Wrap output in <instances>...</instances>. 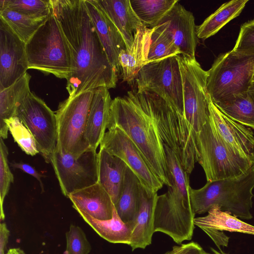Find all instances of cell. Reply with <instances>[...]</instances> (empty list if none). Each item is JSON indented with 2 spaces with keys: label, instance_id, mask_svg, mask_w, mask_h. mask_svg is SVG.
Masks as SVG:
<instances>
[{
  "label": "cell",
  "instance_id": "6da1fadb",
  "mask_svg": "<svg viewBox=\"0 0 254 254\" xmlns=\"http://www.w3.org/2000/svg\"><path fill=\"white\" fill-rule=\"evenodd\" d=\"M70 51L69 97L100 87L114 88L119 71L110 63L87 12L84 0H51Z\"/></svg>",
  "mask_w": 254,
  "mask_h": 254
},
{
  "label": "cell",
  "instance_id": "7a4b0ae2",
  "mask_svg": "<svg viewBox=\"0 0 254 254\" xmlns=\"http://www.w3.org/2000/svg\"><path fill=\"white\" fill-rule=\"evenodd\" d=\"M113 127H118L129 137L153 173L170 187L163 143L136 91L112 100L107 128Z\"/></svg>",
  "mask_w": 254,
  "mask_h": 254
},
{
  "label": "cell",
  "instance_id": "3957f363",
  "mask_svg": "<svg viewBox=\"0 0 254 254\" xmlns=\"http://www.w3.org/2000/svg\"><path fill=\"white\" fill-rule=\"evenodd\" d=\"M136 93L162 142L173 151L190 175L197 162L196 132L185 117L162 98L150 92Z\"/></svg>",
  "mask_w": 254,
  "mask_h": 254
},
{
  "label": "cell",
  "instance_id": "277c9868",
  "mask_svg": "<svg viewBox=\"0 0 254 254\" xmlns=\"http://www.w3.org/2000/svg\"><path fill=\"white\" fill-rule=\"evenodd\" d=\"M254 162L242 175L225 179L207 181L199 189L190 190V198L195 214L207 212L217 205L220 209L243 219L253 218L251 209L254 195Z\"/></svg>",
  "mask_w": 254,
  "mask_h": 254
},
{
  "label": "cell",
  "instance_id": "5b68a950",
  "mask_svg": "<svg viewBox=\"0 0 254 254\" xmlns=\"http://www.w3.org/2000/svg\"><path fill=\"white\" fill-rule=\"evenodd\" d=\"M26 53L28 69L66 80L70 76V51L52 8L46 21L26 44Z\"/></svg>",
  "mask_w": 254,
  "mask_h": 254
},
{
  "label": "cell",
  "instance_id": "8992f818",
  "mask_svg": "<svg viewBox=\"0 0 254 254\" xmlns=\"http://www.w3.org/2000/svg\"><path fill=\"white\" fill-rule=\"evenodd\" d=\"M196 143L197 162L202 167L207 181L240 176L254 162L238 154L223 140L210 117L196 134Z\"/></svg>",
  "mask_w": 254,
  "mask_h": 254
},
{
  "label": "cell",
  "instance_id": "52a82bcc",
  "mask_svg": "<svg viewBox=\"0 0 254 254\" xmlns=\"http://www.w3.org/2000/svg\"><path fill=\"white\" fill-rule=\"evenodd\" d=\"M207 73L206 89L213 103L246 92L252 85L254 50L221 54Z\"/></svg>",
  "mask_w": 254,
  "mask_h": 254
},
{
  "label": "cell",
  "instance_id": "ba28073f",
  "mask_svg": "<svg viewBox=\"0 0 254 254\" xmlns=\"http://www.w3.org/2000/svg\"><path fill=\"white\" fill-rule=\"evenodd\" d=\"M94 90L68 97L60 103L56 112V146L76 158L90 148L84 138V132Z\"/></svg>",
  "mask_w": 254,
  "mask_h": 254
},
{
  "label": "cell",
  "instance_id": "9c48e42d",
  "mask_svg": "<svg viewBox=\"0 0 254 254\" xmlns=\"http://www.w3.org/2000/svg\"><path fill=\"white\" fill-rule=\"evenodd\" d=\"M135 80L137 92L157 95L185 117L178 55L146 64L139 71Z\"/></svg>",
  "mask_w": 254,
  "mask_h": 254
},
{
  "label": "cell",
  "instance_id": "30bf717a",
  "mask_svg": "<svg viewBox=\"0 0 254 254\" xmlns=\"http://www.w3.org/2000/svg\"><path fill=\"white\" fill-rule=\"evenodd\" d=\"M182 78L185 117L197 133L209 117L208 73L195 58L178 55Z\"/></svg>",
  "mask_w": 254,
  "mask_h": 254
},
{
  "label": "cell",
  "instance_id": "8fae6325",
  "mask_svg": "<svg viewBox=\"0 0 254 254\" xmlns=\"http://www.w3.org/2000/svg\"><path fill=\"white\" fill-rule=\"evenodd\" d=\"M63 194L71 193L98 182V153L89 148L77 158L56 146L50 158Z\"/></svg>",
  "mask_w": 254,
  "mask_h": 254
},
{
  "label": "cell",
  "instance_id": "7c38bea8",
  "mask_svg": "<svg viewBox=\"0 0 254 254\" xmlns=\"http://www.w3.org/2000/svg\"><path fill=\"white\" fill-rule=\"evenodd\" d=\"M15 116L30 130L37 148L47 163L57 143V120L45 102L30 91L18 107Z\"/></svg>",
  "mask_w": 254,
  "mask_h": 254
},
{
  "label": "cell",
  "instance_id": "4fadbf2b",
  "mask_svg": "<svg viewBox=\"0 0 254 254\" xmlns=\"http://www.w3.org/2000/svg\"><path fill=\"white\" fill-rule=\"evenodd\" d=\"M195 215L190 203L176 197L168 190L156 197L154 232L163 233L177 244H181L192 238Z\"/></svg>",
  "mask_w": 254,
  "mask_h": 254
},
{
  "label": "cell",
  "instance_id": "5bb4252c",
  "mask_svg": "<svg viewBox=\"0 0 254 254\" xmlns=\"http://www.w3.org/2000/svg\"><path fill=\"white\" fill-rule=\"evenodd\" d=\"M100 148L122 160L148 193L155 194L163 187L164 184L153 173L136 145L118 127L108 129L101 141Z\"/></svg>",
  "mask_w": 254,
  "mask_h": 254
},
{
  "label": "cell",
  "instance_id": "9a60e30c",
  "mask_svg": "<svg viewBox=\"0 0 254 254\" xmlns=\"http://www.w3.org/2000/svg\"><path fill=\"white\" fill-rule=\"evenodd\" d=\"M27 69L26 44L0 20V91L15 82Z\"/></svg>",
  "mask_w": 254,
  "mask_h": 254
},
{
  "label": "cell",
  "instance_id": "2e32d148",
  "mask_svg": "<svg viewBox=\"0 0 254 254\" xmlns=\"http://www.w3.org/2000/svg\"><path fill=\"white\" fill-rule=\"evenodd\" d=\"M209 117L223 140L244 158L254 162V134L251 128L228 117L208 97Z\"/></svg>",
  "mask_w": 254,
  "mask_h": 254
},
{
  "label": "cell",
  "instance_id": "e0dca14e",
  "mask_svg": "<svg viewBox=\"0 0 254 254\" xmlns=\"http://www.w3.org/2000/svg\"><path fill=\"white\" fill-rule=\"evenodd\" d=\"M169 34L181 55L195 58L198 38L193 14L182 5L176 3L158 25Z\"/></svg>",
  "mask_w": 254,
  "mask_h": 254
},
{
  "label": "cell",
  "instance_id": "ac0fdd59",
  "mask_svg": "<svg viewBox=\"0 0 254 254\" xmlns=\"http://www.w3.org/2000/svg\"><path fill=\"white\" fill-rule=\"evenodd\" d=\"M87 12L111 64L119 71V56L126 49L120 31L96 0H84Z\"/></svg>",
  "mask_w": 254,
  "mask_h": 254
},
{
  "label": "cell",
  "instance_id": "d6986e66",
  "mask_svg": "<svg viewBox=\"0 0 254 254\" xmlns=\"http://www.w3.org/2000/svg\"><path fill=\"white\" fill-rule=\"evenodd\" d=\"M194 225L203 230L216 245L224 243L228 236L224 231L254 235V226L247 223L215 205L204 216L195 218Z\"/></svg>",
  "mask_w": 254,
  "mask_h": 254
},
{
  "label": "cell",
  "instance_id": "ffe728a7",
  "mask_svg": "<svg viewBox=\"0 0 254 254\" xmlns=\"http://www.w3.org/2000/svg\"><path fill=\"white\" fill-rule=\"evenodd\" d=\"M67 197L79 213L87 214L99 220H110L113 217L115 206L110 195L99 182L74 191Z\"/></svg>",
  "mask_w": 254,
  "mask_h": 254
},
{
  "label": "cell",
  "instance_id": "44dd1931",
  "mask_svg": "<svg viewBox=\"0 0 254 254\" xmlns=\"http://www.w3.org/2000/svg\"><path fill=\"white\" fill-rule=\"evenodd\" d=\"M153 28L144 25L138 28L129 49L121 51L119 56V67L124 81L131 84L139 71L147 64L149 48Z\"/></svg>",
  "mask_w": 254,
  "mask_h": 254
},
{
  "label": "cell",
  "instance_id": "7402d4cb",
  "mask_svg": "<svg viewBox=\"0 0 254 254\" xmlns=\"http://www.w3.org/2000/svg\"><path fill=\"white\" fill-rule=\"evenodd\" d=\"M112 99L108 89H94L84 132L90 148L97 149L107 129Z\"/></svg>",
  "mask_w": 254,
  "mask_h": 254
},
{
  "label": "cell",
  "instance_id": "603a6c76",
  "mask_svg": "<svg viewBox=\"0 0 254 254\" xmlns=\"http://www.w3.org/2000/svg\"><path fill=\"white\" fill-rule=\"evenodd\" d=\"M101 9L118 28L129 49L136 30L144 25L134 13L130 0H96Z\"/></svg>",
  "mask_w": 254,
  "mask_h": 254
},
{
  "label": "cell",
  "instance_id": "cb8c5ba5",
  "mask_svg": "<svg viewBox=\"0 0 254 254\" xmlns=\"http://www.w3.org/2000/svg\"><path fill=\"white\" fill-rule=\"evenodd\" d=\"M147 192L141 185L138 210L129 246L132 251L145 249L152 242L154 230V212L156 196Z\"/></svg>",
  "mask_w": 254,
  "mask_h": 254
},
{
  "label": "cell",
  "instance_id": "d4e9b609",
  "mask_svg": "<svg viewBox=\"0 0 254 254\" xmlns=\"http://www.w3.org/2000/svg\"><path fill=\"white\" fill-rule=\"evenodd\" d=\"M98 156V182L109 194L115 206L122 191L127 165L102 148Z\"/></svg>",
  "mask_w": 254,
  "mask_h": 254
},
{
  "label": "cell",
  "instance_id": "484cf974",
  "mask_svg": "<svg viewBox=\"0 0 254 254\" xmlns=\"http://www.w3.org/2000/svg\"><path fill=\"white\" fill-rule=\"evenodd\" d=\"M30 75L27 72L8 87L0 91V137L6 139L8 127L6 119L15 116L17 109L30 92Z\"/></svg>",
  "mask_w": 254,
  "mask_h": 254
},
{
  "label": "cell",
  "instance_id": "4316f807",
  "mask_svg": "<svg viewBox=\"0 0 254 254\" xmlns=\"http://www.w3.org/2000/svg\"><path fill=\"white\" fill-rule=\"evenodd\" d=\"M232 120L254 129V87L214 103Z\"/></svg>",
  "mask_w": 254,
  "mask_h": 254
},
{
  "label": "cell",
  "instance_id": "83f0119b",
  "mask_svg": "<svg viewBox=\"0 0 254 254\" xmlns=\"http://www.w3.org/2000/svg\"><path fill=\"white\" fill-rule=\"evenodd\" d=\"M79 214L104 239L111 243L129 245L134 223H124L118 215L115 207L112 218L107 220H99L84 213Z\"/></svg>",
  "mask_w": 254,
  "mask_h": 254
},
{
  "label": "cell",
  "instance_id": "f1b7e54d",
  "mask_svg": "<svg viewBox=\"0 0 254 254\" xmlns=\"http://www.w3.org/2000/svg\"><path fill=\"white\" fill-rule=\"evenodd\" d=\"M141 183L127 166L122 191L115 206L121 219L126 223H134L140 197Z\"/></svg>",
  "mask_w": 254,
  "mask_h": 254
},
{
  "label": "cell",
  "instance_id": "f546056e",
  "mask_svg": "<svg viewBox=\"0 0 254 254\" xmlns=\"http://www.w3.org/2000/svg\"><path fill=\"white\" fill-rule=\"evenodd\" d=\"M248 0H233L222 4L199 25L196 26L198 38L205 40L217 33L224 25L238 16Z\"/></svg>",
  "mask_w": 254,
  "mask_h": 254
},
{
  "label": "cell",
  "instance_id": "4dcf8cb0",
  "mask_svg": "<svg viewBox=\"0 0 254 254\" xmlns=\"http://www.w3.org/2000/svg\"><path fill=\"white\" fill-rule=\"evenodd\" d=\"M48 17L28 15L7 8L0 9V19L25 44Z\"/></svg>",
  "mask_w": 254,
  "mask_h": 254
},
{
  "label": "cell",
  "instance_id": "1f68e13d",
  "mask_svg": "<svg viewBox=\"0 0 254 254\" xmlns=\"http://www.w3.org/2000/svg\"><path fill=\"white\" fill-rule=\"evenodd\" d=\"M166 157L168 179L171 185L168 187L173 194L185 201L190 203L189 175L183 168L175 153L163 143Z\"/></svg>",
  "mask_w": 254,
  "mask_h": 254
},
{
  "label": "cell",
  "instance_id": "d6a6232c",
  "mask_svg": "<svg viewBox=\"0 0 254 254\" xmlns=\"http://www.w3.org/2000/svg\"><path fill=\"white\" fill-rule=\"evenodd\" d=\"M178 0H130L139 19L148 28L157 26Z\"/></svg>",
  "mask_w": 254,
  "mask_h": 254
},
{
  "label": "cell",
  "instance_id": "836d02e7",
  "mask_svg": "<svg viewBox=\"0 0 254 254\" xmlns=\"http://www.w3.org/2000/svg\"><path fill=\"white\" fill-rule=\"evenodd\" d=\"M181 54L169 34L161 26L153 27L147 64Z\"/></svg>",
  "mask_w": 254,
  "mask_h": 254
},
{
  "label": "cell",
  "instance_id": "e575fe53",
  "mask_svg": "<svg viewBox=\"0 0 254 254\" xmlns=\"http://www.w3.org/2000/svg\"><path fill=\"white\" fill-rule=\"evenodd\" d=\"M7 8L35 17H47L52 6L51 0H0V9Z\"/></svg>",
  "mask_w": 254,
  "mask_h": 254
},
{
  "label": "cell",
  "instance_id": "d590c367",
  "mask_svg": "<svg viewBox=\"0 0 254 254\" xmlns=\"http://www.w3.org/2000/svg\"><path fill=\"white\" fill-rule=\"evenodd\" d=\"M14 141L25 153L34 156L39 151L35 139L30 130L15 116L4 121Z\"/></svg>",
  "mask_w": 254,
  "mask_h": 254
},
{
  "label": "cell",
  "instance_id": "8d00e7d4",
  "mask_svg": "<svg viewBox=\"0 0 254 254\" xmlns=\"http://www.w3.org/2000/svg\"><path fill=\"white\" fill-rule=\"evenodd\" d=\"M8 149L3 139L0 137V221L4 219L3 208L4 198L8 192L10 184L13 182V176L8 164Z\"/></svg>",
  "mask_w": 254,
  "mask_h": 254
},
{
  "label": "cell",
  "instance_id": "74e56055",
  "mask_svg": "<svg viewBox=\"0 0 254 254\" xmlns=\"http://www.w3.org/2000/svg\"><path fill=\"white\" fill-rule=\"evenodd\" d=\"M66 246L64 254H88L91 246L82 229L71 224L65 234Z\"/></svg>",
  "mask_w": 254,
  "mask_h": 254
},
{
  "label": "cell",
  "instance_id": "f35d334b",
  "mask_svg": "<svg viewBox=\"0 0 254 254\" xmlns=\"http://www.w3.org/2000/svg\"><path fill=\"white\" fill-rule=\"evenodd\" d=\"M234 51L254 50V20L249 21L241 25Z\"/></svg>",
  "mask_w": 254,
  "mask_h": 254
},
{
  "label": "cell",
  "instance_id": "ab89813d",
  "mask_svg": "<svg viewBox=\"0 0 254 254\" xmlns=\"http://www.w3.org/2000/svg\"><path fill=\"white\" fill-rule=\"evenodd\" d=\"M10 165L13 168L20 169L24 172L27 173L36 178L40 183L42 191L43 192L44 191L43 184L41 180V178L44 176L39 173L34 168L29 164L22 162L17 163L14 162L10 163Z\"/></svg>",
  "mask_w": 254,
  "mask_h": 254
},
{
  "label": "cell",
  "instance_id": "60d3db41",
  "mask_svg": "<svg viewBox=\"0 0 254 254\" xmlns=\"http://www.w3.org/2000/svg\"><path fill=\"white\" fill-rule=\"evenodd\" d=\"M9 231L5 223L0 224V254H5L4 251L8 243Z\"/></svg>",
  "mask_w": 254,
  "mask_h": 254
},
{
  "label": "cell",
  "instance_id": "b9f144b4",
  "mask_svg": "<svg viewBox=\"0 0 254 254\" xmlns=\"http://www.w3.org/2000/svg\"><path fill=\"white\" fill-rule=\"evenodd\" d=\"M204 251L199 244L191 242L182 245L180 254H202Z\"/></svg>",
  "mask_w": 254,
  "mask_h": 254
},
{
  "label": "cell",
  "instance_id": "7bdbcfd3",
  "mask_svg": "<svg viewBox=\"0 0 254 254\" xmlns=\"http://www.w3.org/2000/svg\"><path fill=\"white\" fill-rule=\"evenodd\" d=\"M182 250V245L180 246H175L171 251H168L164 254H180Z\"/></svg>",
  "mask_w": 254,
  "mask_h": 254
},
{
  "label": "cell",
  "instance_id": "ee69618b",
  "mask_svg": "<svg viewBox=\"0 0 254 254\" xmlns=\"http://www.w3.org/2000/svg\"><path fill=\"white\" fill-rule=\"evenodd\" d=\"M5 254H26L21 249L12 248L10 249Z\"/></svg>",
  "mask_w": 254,
  "mask_h": 254
},
{
  "label": "cell",
  "instance_id": "f6af8a7d",
  "mask_svg": "<svg viewBox=\"0 0 254 254\" xmlns=\"http://www.w3.org/2000/svg\"><path fill=\"white\" fill-rule=\"evenodd\" d=\"M211 249L212 251L213 252V254L207 253L205 252V251H204L202 254H227L222 251H221L220 252H219L212 248H211Z\"/></svg>",
  "mask_w": 254,
  "mask_h": 254
},
{
  "label": "cell",
  "instance_id": "bcb514c9",
  "mask_svg": "<svg viewBox=\"0 0 254 254\" xmlns=\"http://www.w3.org/2000/svg\"><path fill=\"white\" fill-rule=\"evenodd\" d=\"M252 84H254V73L252 78Z\"/></svg>",
  "mask_w": 254,
  "mask_h": 254
},
{
  "label": "cell",
  "instance_id": "7dc6e473",
  "mask_svg": "<svg viewBox=\"0 0 254 254\" xmlns=\"http://www.w3.org/2000/svg\"><path fill=\"white\" fill-rule=\"evenodd\" d=\"M252 85H253V86H254V84H252Z\"/></svg>",
  "mask_w": 254,
  "mask_h": 254
}]
</instances>
